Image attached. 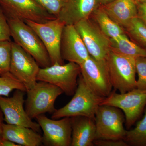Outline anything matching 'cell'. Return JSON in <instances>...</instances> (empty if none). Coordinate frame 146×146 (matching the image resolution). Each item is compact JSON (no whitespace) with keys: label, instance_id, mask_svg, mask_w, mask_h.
Returning a JSON list of instances; mask_svg holds the SVG:
<instances>
[{"label":"cell","instance_id":"15","mask_svg":"<svg viewBox=\"0 0 146 146\" xmlns=\"http://www.w3.org/2000/svg\"><path fill=\"white\" fill-rule=\"evenodd\" d=\"M63 60L81 65L91 56L74 25H65L60 46Z\"/></svg>","mask_w":146,"mask_h":146},{"label":"cell","instance_id":"32","mask_svg":"<svg viewBox=\"0 0 146 146\" xmlns=\"http://www.w3.org/2000/svg\"><path fill=\"white\" fill-rule=\"evenodd\" d=\"M0 146H20L11 141L3 139L0 141Z\"/></svg>","mask_w":146,"mask_h":146},{"label":"cell","instance_id":"18","mask_svg":"<svg viewBox=\"0 0 146 146\" xmlns=\"http://www.w3.org/2000/svg\"><path fill=\"white\" fill-rule=\"evenodd\" d=\"M102 7L113 21L124 29L138 17L137 5L133 0H114Z\"/></svg>","mask_w":146,"mask_h":146},{"label":"cell","instance_id":"24","mask_svg":"<svg viewBox=\"0 0 146 146\" xmlns=\"http://www.w3.org/2000/svg\"><path fill=\"white\" fill-rule=\"evenodd\" d=\"M125 31L133 39L146 47V25L138 17L131 20Z\"/></svg>","mask_w":146,"mask_h":146},{"label":"cell","instance_id":"13","mask_svg":"<svg viewBox=\"0 0 146 146\" xmlns=\"http://www.w3.org/2000/svg\"><path fill=\"white\" fill-rule=\"evenodd\" d=\"M26 92L16 89L12 97L0 96V108L3 114L4 121L8 124L24 126L39 133L41 128L39 124L32 121L24 108Z\"/></svg>","mask_w":146,"mask_h":146},{"label":"cell","instance_id":"30","mask_svg":"<svg viewBox=\"0 0 146 146\" xmlns=\"http://www.w3.org/2000/svg\"><path fill=\"white\" fill-rule=\"evenodd\" d=\"M138 17L146 25V3L137 5Z\"/></svg>","mask_w":146,"mask_h":146},{"label":"cell","instance_id":"10","mask_svg":"<svg viewBox=\"0 0 146 146\" xmlns=\"http://www.w3.org/2000/svg\"><path fill=\"white\" fill-rule=\"evenodd\" d=\"M40 68L31 55L15 42H11L9 72L24 84L27 91L33 88L36 84Z\"/></svg>","mask_w":146,"mask_h":146},{"label":"cell","instance_id":"6","mask_svg":"<svg viewBox=\"0 0 146 146\" xmlns=\"http://www.w3.org/2000/svg\"><path fill=\"white\" fill-rule=\"evenodd\" d=\"M95 121L96 140H124L125 138V116L119 108L106 105L100 106Z\"/></svg>","mask_w":146,"mask_h":146},{"label":"cell","instance_id":"8","mask_svg":"<svg viewBox=\"0 0 146 146\" xmlns=\"http://www.w3.org/2000/svg\"><path fill=\"white\" fill-rule=\"evenodd\" d=\"M89 54L100 61H105L110 50V39L103 33L91 17L74 25Z\"/></svg>","mask_w":146,"mask_h":146},{"label":"cell","instance_id":"1","mask_svg":"<svg viewBox=\"0 0 146 146\" xmlns=\"http://www.w3.org/2000/svg\"><path fill=\"white\" fill-rule=\"evenodd\" d=\"M78 82L77 88L72 100L65 106L56 110L52 114L51 119H58L80 116L95 119L97 110L104 98L95 94L80 74Z\"/></svg>","mask_w":146,"mask_h":146},{"label":"cell","instance_id":"25","mask_svg":"<svg viewBox=\"0 0 146 146\" xmlns=\"http://www.w3.org/2000/svg\"><path fill=\"white\" fill-rule=\"evenodd\" d=\"M11 42L10 40H0V76L9 72Z\"/></svg>","mask_w":146,"mask_h":146},{"label":"cell","instance_id":"29","mask_svg":"<svg viewBox=\"0 0 146 146\" xmlns=\"http://www.w3.org/2000/svg\"><path fill=\"white\" fill-rule=\"evenodd\" d=\"M94 145L97 146H129L123 140H101L97 139L94 141Z\"/></svg>","mask_w":146,"mask_h":146},{"label":"cell","instance_id":"22","mask_svg":"<svg viewBox=\"0 0 146 146\" xmlns=\"http://www.w3.org/2000/svg\"><path fill=\"white\" fill-rule=\"evenodd\" d=\"M124 140L128 146H146V107L143 118L133 129L126 130Z\"/></svg>","mask_w":146,"mask_h":146},{"label":"cell","instance_id":"3","mask_svg":"<svg viewBox=\"0 0 146 146\" xmlns=\"http://www.w3.org/2000/svg\"><path fill=\"white\" fill-rule=\"evenodd\" d=\"M135 58L110 50L105 62L113 88L123 94L136 88Z\"/></svg>","mask_w":146,"mask_h":146},{"label":"cell","instance_id":"33","mask_svg":"<svg viewBox=\"0 0 146 146\" xmlns=\"http://www.w3.org/2000/svg\"><path fill=\"white\" fill-rule=\"evenodd\" d=\"M101 5H104L107 4L108 3L111 2L114 0H100Z\"/></svg>","mask_w":146,"mask_h":146},{"label":"cell","instance_id":"31","mask_svg":"<svg viewBox=\"0 0 146 146\" xmlns=\"http://www.w3.org/2000/svg\"><path fill=\"white\" fill-rule=\"evenodd\" d=\"M4 122V118L1 110L0 108V141L2 140L3 138V127Z\"/></svg>","mask_w":146,"mask_h":146},{"label":"cell","instance_id":"5","mask_svg":"<svg viewBox=\"0 0 146 146\" xmlns=\"http://www.w3.org/2000/svg\"><path fill=\"white\" fill-rule=\"evenodd\" d=\"M25 110L31 119L42 114H53L56 109L54 104L63 92L58 86L48 82L37 81L34 87L27 90Z\"/></svg>","mask_w":146,"mask_h":146},{"label":"cell","instance_id":"27","mask_svg":"<svg viewBox=\"0 0 146 146\" xmlns=\"http://www.w3.org/2000/svg\"><path fill=\"white\" fill-rule=\"evenodd\" d=\"M39 5L57 18L66 0H35Z\"/></svg>","mask_w":146,"mask_h":146},{"label":"cell","instance_id":"28","mask_svg":"<svg viewBox=\"0 0 146 146\" xmlns=\"http://www.w3.org/2000/svg\"><path fill=\"white\" fill-rule=\"evenodd\" d=\"M10 28L8 21L0 7V40H10Z\"/></svg>","mask_w":146,"mask_h":146},{"label":"cell","instance_id":"16","mask_svg":"<svg viewBox=\"0 0 146 146\" xmlns=\"http://www.w3.org/2000/svg\"><path fill=\"white\" fill-rule=\"evenodd\" d=\"M101 5L100 0H66L57 18L65 25H74L90 18Z\"/></svg>","mask_w":146,"mask_h":146},{"label":"cell","instance_id":"26","mask_svg":"<svg viewBox=\"0 0 146 146\" xmlns=\"http://www.w3.org/2000/svg\"><path fill=\"white\" fill-rule=\"evenodd\" d=\"M136 72L138 76L136 80V88L146 90V57L135 58Z\"/></svg>","mask_w":146,"mask_h":146},{"label":"cell","instance_id":"17","mask_svg":"<svg viewBox=\"0 0 146 146\" xmlns=\"http://www.w3.org/2000/svg\"><path fill=\"white\" fill-rule=\"evenodd\" d=\"M72 128L71 146H94L96 140L95 119L85 117H71Z\"/></svg>","mask_w":146,"mask_h":146},{"label":"cell","instance_id":"34","mask_svg":"<svg viewBox=\"0 0 146 146\" xmlns=\"http://www.w3.org/2000/svg\"><path fill=\"white\" fill-rule=\"evenodd\" d=\"M136 2V4L146 3V0H133Z\"/></svg>","mask_w":146,"mask_h":146},{"label":"cell","instance_id":"9","mask_svg":"<svg viewBox=\"0 0 146 146\" xmlns=\"http://www.w3.org/2000/svg\"><path fill=\"white\" fill-rule=\"evenodd\" d=\"M25 22L35 31L42 40L49 55L52 65L64 64V60L60 54V46L65 24L57 18L43 23L30 21Z\"/></svg>","mask_w":146,"mask_h":146},{"label":"cell","instance_id":"12","mask_svg":"<svg viewBox=\"0 0 146 146\" xmlns=\"http://www.w3.org/2000/svg\"><path fill=\"white\" fill-rule=\"evenodd\" d=\"M80 66V74L90 89L99 96H109L113 87L105 61H98L90 56Z\"/></svg>","mask_w":146,"mask_h":146},{"label":"cell","instance_id":"19","mask_svg":"<svg viewBox=\"0 0 146 146\" xmlns=\"http://www.w3.org/2000/svg\"><path fill=\"white\" fill-rule=\"evenodd\" d=\"M3 138L20 146L43 145L42 136L32 129L24 126L4 123Z\"/></svg>","mask_w":146,"mask_h":146},{"label":"cell","instance_id":"23","mask_svg":"<svg viewBox=\"0 0 146 146\" xmlns=\"http://www.w3.org/2000/svg\"><path fill=\"white\" fill-rule=\"evenodd\" d=\"M16 89L27 91L24 84L10 72L0 76V96L8 97L11 91Z\"/></svg>","mask_w":146,"mask_h":146},{"label":"cell","instance_id":"11","mask_svg":"<svg viewBox=\"0 0 146 146\" xmlns=\"http://www.w3.org/2000/svg\"><path fill=\"white\" fill-rule=\"evenodd\" d=\"M0 7L7 19L43 23L56 18L35 0H0Z\"/></svg>","mask_w":146,"mask_h":146},{"label":"cell","instance_id":"14","mask_svg":"<svg viewBox=\"0 0 146 146\" xmlns=\"http://www.w3.org/2000/svg\"><path fill=\"white\" fill-rule=\"evenodd\" d=\"M43 131V145L46 146H70L72 143L71 117L50 119L44 114L35 118Z\"/></svg>","mask_w":146,"mask_h":146},{"label":"cell","instance_id":"21","mask_svg":"<svg viewBox=\"0 0 146 146\" xmlns=\"http://www.w3.org/2000/svg\"><path fill=\"white\" fill-rule=\"evenodd\" d=\"M110 50L134 58L146 57V49L130 41L126 34L115 40L110 39Z\"/></svg>","mask_w":146,"mask_h":146},{"label":"cell","instance_id":"4","mask_svg":"<svg viewBox=\"0 0 146 146\" xmlns=\"http://www.w3.org/2000/svg\"><path fill=\"white\" fill-rule=\"evenodd\" d=\"M116 90L103 100L100 105L111 106L121 109L125 116V126L129 130L141 117L146 107V90L135 88L123 94Z\"/></svg>","mask_w":146,"mask_h":146},{"label":"cell","instance_id":"7","mask_svg":"<svg viewBox=\"0 0 146 146\" xmlns=\"http://www.w3.org/2000/svg\"><path fill=\"white\" fill-rule=\"evenodd\" d=\"M80 74V65L73 62L60 65L55 64L40 68L37 81L48 82L58 86L69 96H74L77 88L78 77Z\"/></svg>","mask_w":146,"mask_h":146},{"label":"cell","instance_id":"20","mask_svg":"<svg viewBox=\"0 0 146 146\" xmlns=\"http://www.w3.org/2000/svg\"><path fill=\"white\" fill-rule=\"evenodd\" d=\"M91 17L103 33L110 39H117L126 33L125 30L107 15L101 5Z\"/></svg>","mask_w":146,"mask_h":146},{"label":"cell","instance_id":"2","mask_svg":"<svg viewBox=\"0 0 146 146\" xmlns=\"http://www.w3.org/2000/svg\"><path fill=\"white\" fill-rule=\"evenodd\" d=\"M11 36L14 42L31 55L40 67L52 65L49 55L42 40L25 22L17 19H7Z\"/></svg>","mask_w":146,"mask_h":146}]
</instances>
